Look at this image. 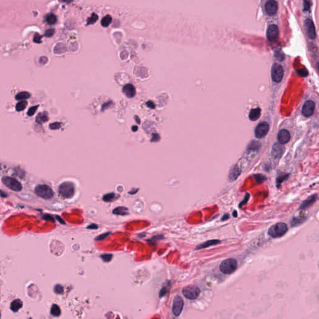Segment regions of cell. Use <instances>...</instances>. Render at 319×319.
<instances>
[{
	"label": "cell",
	"mask_w": 319,
	"mask_h": 319,
	"mask_svg": "<svg viewBox=\"0 0 319 319\" xmlns=\"http://www.w3.org/2000/svg\"><path fill=\"white\" fill-rule=\"evenodd\" d=\"M269 129V126L267 122H261L255 129V136L258 138H263L267 134Z\"/></svg>",
	"instance_id": "obj_9"
},
{
	"label": "cell",
	"mask_w": 319,
	"mask_h": 319,
	"mask_svg": "<svg viewBox=\"0 0 319 319\" xmlns=\"http://www.w3.org/2000/svg\"><path fill=\"white\" fill-rule=\"evenodd\" d=\"M122 91L124 93V94L128 98L134 97L136 94V91H135V87L133 86L132 84H126L125 86H123Z\"/></svg>",
	"instance_id": "obj_17"
},
{
	"label": "cell",
	"mask_w": 319,
	"mask_h": 319,
	"mask_svg": "<svg viewBox=\"0 0 319 319\" xmlns=\"http://www.w3.org/2000/svg\"><path fill=\"white\" fill-rule=\"evenodd\" d=\"M317 199V194H314V195L310 196L307 200H305V201H303V203L301 204V206L299 207V209L304 210V209H306L309 208L315 202Z\"/></svg>",
	"instance_id": "obj_18"
},
{
	"label": "cell",
	"mask_w": 319,
	"mask_h": 319,
	"mask_svg": "<svg viewBox=\"0 0 319 319\" xmlns=\"http://www.w3.org/2000/svg\"><path fill=\"white\" fill-rule=\"evenodd\" d=\"M98 228H99L98 225H97L95 224H91L87 227V228L89 229H98Z\"/></svg>",
	"instance_id": "obj_46"
},
{
	"label": "cell",
	"mask_w": 319,
	"mask_h": 319,
	"mask_svg": "<svg viewBox=\"0 0 319 319\" xmlns=\"http://www.w3.org/2000/svg\"><path fill=\"white\" fill-rule=\"evenodd\" d=\"M288 177V175H281L279 177H278V179H277V184L278 185V184H281L286 178H287Z\"/></svg>",
	"instance_id": "obj_41"
},
{
	"label": "cell",
	"mask_w": 319,
	"mask_h": 319,
	"mask_svg": "<svg viewBox=\"0 0 319 319\" xmlns=\"http://www.w3.org/2000/svg\"><path fill=\"white\" fill-rule=\"evenodd\" d=\"M135 119H136V122H137V121H138V123L140 124V120H140L139 118H138V117H135Z\"/></svg>",
	"instance_id": "obj_52"
},
{
	"label": "cell",
	"mask_w": 319,
	"mask_h": 319,
	"mask_svg": "<svg viewBox=\"0 0 319 319\" xmlns=\"http://www.w3.org/2000/svg\"><path fill=\"white\" fill-rule=\"evenodd\" d=\"M267 39L270 42H274L278 39L279 37V28L275 25H270L267 30Z\"/></svg>",
	"instance_id": "obj_10"
},
{
	"label": "cell",
	"mask_w": 319,
	"mask_h": 319,
	"mask_svg": "<svg viewBox=\"0 0 319 319\" xmlns=\"http://www.w3.org/2000/svg\"><path fill=\"white\" fill-rule=\"evenodd\" d=\"M113 214L120 216H126L129 215V209L125 206H119L112 211Z\"/></svg>",
	"instance_id": "obj_19"
},
{
	"label": "cell",
	"mask_w": 319,
	"mask_h": 319,
	"mask_svg": "<svg viewBox=\"0 0 319 319\" xmlns=\"http://www.w3.org/2000/svg\"><path fill=\"white\" fill-rule=\"evenodd\" d=\"M160 140V137L158 134H154L152 135V138L151 139V142H157Z\"/></svg>",
	"instance_id": "obj_42"
},
{
	"label": "cell",
	"mask_w": 319,
	"mask_h": 319,
	"mask_svg": "<svg viewBox=\"0 0 319 319\" xmlns=\"http://www.w3.org/2000/svg\"><path fill=\"white\" fill-rule=\"evenodd\" d=\"M287 226L284 223H278L272 225L268 230V234L272 238L283 236L287 231Z\"/></svg>",
	"instance_id": "obj_1"
},
{
	"label": "cell",
	"mask_w": 319,
	"mask_h": 319,
	"mask_svg": "<svg viewBox=\"0 0 319 319\" xmlns=\"http://www.w3.org/2000/svg\"><path fill=\"white\" fill-rule=\"evenodd\" d=\"M315 107V105L313 101L308 100V101L305 102L302 107V114L306 117H309L311 116L314 112Z\"/></svg>",
	"instance_id": "obj_12"
},
{
	"label": "cell",
	"mask_w": 319,
	"mask_h": 319,
	"mask_svg": "<svg viewBox=\"0 0 319 319\" xmlns=\"http://www.w3.org/2000/svg\"><path fill=\"white\" fill-rule=\"evenodd\" d=\"M23 307V302L20 299H16L11 304V310L13 312H18Z\"/></svg>",
	"instance_id": "obj_22"
},
{
	"label": "cell",
	"mask_w": 319,
	"mask_h": 319,
	"mask_svg": "<svg viewBox=\"0 0 319 319\" xmlns=\"http://www.w3.org/2000/svg\"><path fill=\"white\" fill-rule=\"evenodd\" d=\"M132 130L133 132H136L138 130V126H133L132 127Z\"/></svg>",
	"instance_id": "obj_50"
},
{
	"label": "cell",
	"mask_w": 319,
	"mask_h": 319,
	"mask_svg": "<svg viewBox=\"0 0 319 319\" xmlns=\"http://www.w3.org/2000/svg\"><path fill=\"white\" fill-rule=\"evenodd\" d=\"M30 97V94L27 92H21L18 93L16 96V99L18 100L23 101L24 100L28 99Z\"/></svg>",
	"instance_id": "obj_27"
},
{
	"label": "cell",
	"mask_w": 319,
	"mask_h": 319,
	"mask_svg": "<svg viewBox=\"0 0 319 319\" xmlns=\"http://www.w3.org/2000/svg\"><path fill=\"white\" fill-rule=\"evenodd\" d=\"M51 313L52 315H53L54 317L60 316V315L61 313V311H60L59 307L56 304H53L51 307Z\"/></svg>",
	"instance_id": "obj_28"
},
{
	"label": "cell",
	"mask_w": 319,
	"mask_h": 319,
	"mask_svg": "<svg viewBox=\"0 0 319 319\" xmlns=\"http://www.w3.org/2000/svg\"><path fill=\"white\" fill-rule=\"evenodd\" d=\"M284 152V148L282 145L280 143H275L271 151L272 157L274 159L279 160L281 158Z\"/></svg>",
	"instance_id": "obj_13"
},
{
	"label": "cell",
	"mask_w": 319,
	"mask_h": 319,
	"mask_svg": "<svg viewBox=\"0 0 319 319\" xmlns=\"http://www.w3.org/2000/svg\"><path fill=\"white\" fill-rule=\"evenodd\" d=\"M220 243H221V241L220 240H216V239L209 240V241H208L196 247V249H201L206 248V247H210L212 246H215V245L220 244Z\"/></svg>",
	"instance_id": "obj_20"
},
{
	"label": "cell",
	"mask_w": 319,
	"mask_h": 319,
	"mask_svg": "<svg viewBox=\"0 0 319 319\" xmlns=\"http://www.w3.org/2000/svg\"><path fill=\"white\" fill-rule=\"evenodd\" d=\"M54 292L58 294H62L63 292V287L60 285L57 284L54 287Z\"/></svg>",
	"instance_id": "obj_38"
},
{
	"label": "cell",
	"mask_w": 319,
	"mask_h": 319,
	"mask_svg": "<svg viewBox=\"0 0 319 319\" xmlns=\"http://www.w3.org/2000/svg\"><path fill=\"white\" fill-rule=\"evenodd\" d=\"M261 112V109H259V108L252 109L249 115V119L252 121L257 120L260 117Z\"/></svg>",
	"instance_id": "obj_21"
},
{
	"label": "cell",
	"mask_w": 319,
	"mask_h": 319,
	"mask_svg": "<svg viewBox=\"0 0 319 319\" xmlns=\"http://www.w3.org/2000/svg\"><path fill=\"white\" fill-rule=\"evenodd\" d=\"M304 27L308 37L311 39H314L316 36V32L313 21L309 19L305 20Z\"/></svg>",
	"instance_id": "obj_11"
},
{
	"label": "cell",
	"mask_w": 319,
	"mask_h": 319,
	"mask_svg": "<svg viewBox=\"0 0 319 319\" xmlns=\"http://www.w3.org/2000/svg\"><path fill=\"white\" fill-rule=\"evenodd\" d=\"M290 135L288 130L282 129L279 131L278 135V140L281 145H284L289 142Z\"/></svg>",
	"instance_id": "obj_15"
},
{
	"label": "cell",
	"mask_w": 319,
	"mask_h": 319,
	"mask_svg": "<svg viewBox=\"0 0 319 319\" xmlns=\"http://www.w3.org/2000/svg\"><path fill=\"white\" fill-rule=\"evenodd\" d=\"M237 267V261L235 259L229 258L223 261L221 263L220 266V269L222 273L224 274H231L236 270Z\"/></svg>",
	"instance_id": "obj_4"
},
{
	"label": "cell",
	"mask_w": 319,
	"mask_h": 319,
	"mask_svg": "<svg viewBox=\"0 0 319 319\" xmlns=\"http://www.w3.org/2000/svg\"><path fill=\"white\" fill-rule=\"evenodd\" d=\"M112 18L110 15H107L103 17L101 20V25L103 27H108L112 22Z\"/></svg>",
	"instance_id": "obj_24"
},
{
	"label": "cell",
	"mask_w": 319,
	"mask_h": 319,
	"mask_svg": "<svg viewBox=\"0 0 319 319\" xmlns=\"http://www.w3.org/2000/svg\"><path fill=\"white\" fill-rule=\"evenodd\" d=\"M183 295L186 299L189 300H195L200 295V290L195 285H189L185 287L182 290Z\"/></svg>",
	"instance_id": "obj_5"
},
{
	"label": "cell",
	"mask_w": 319,
	"mask_h": 319,
	"mask_svg": "<svg viewBox=\"0 0 319 319\" xmlns=\"http://www.w3.org/2000/svg\"><path fill=\"white\" fill-rule=\"evenodd\" d=\"M254 178H256V181L258 183H262V182H263L264 181H265L266 180V177L263 175H261V174H258V175H254Z\"/></svg>",
	"instance_id": "obj_35"
},
{
	"label": "cell",
	"mask_w": 319,
	"mask_h": 319,
	"mask_svg": "<svg viewBox=\"0 0 319 319\" xmlns=\"http://www.w3.org/2000/svg\"><path fill=\"white\" fill-rule=\"evenodd\" d=\"M111 235V232H105V233H103V234H102V235L97 236L95 238V241H102L103 239H104L105 238H106L107 237H108L109 235Z\"/></svg>",
	"instance_id": "obj_34"
},
{
	"label": "cell",
	"mask_w": 319,
	"mask_h": 319,
	"mask_svg": "<svg viewBox=\"0 0 319 319\" xmlns=\"http://www.w3.org/2000/svg\"><path fill=\"white\" fill-rule=\"evenodd\" d=\"M166 287H163V289H161V290L160 292V297H163V296H164L166 294Z\"/></svg>",
	"instance_id": "obj_47"
},
{
	"label": "cell",
	"mask_w": 319,
	"mask_h": 319,
	"mask_svg": "<svg viewBox=\"0 0 319 319\" xmlns=\"http://www.w3.org/2000/svg\"><path fill=\"white\" fill-rule=\"evenodd\" d=\"M27 105H28V102L26 100L20 101L16 105V110L18 112L23 111L24 109H26V107H27Z\"/></svg>",
	"instance_id": "obj_26"
},
{
	"label": "cell",
	"mask_w": 319,
	"mask_h": 319,
	"mask_svg": "<svg viewBox=\"0 0 319 319\" xmlns=\"http://www.w3.org/2000/svg\"><path fill=\"white\" fill-rule=\"evenodd\" d=\"M229 215H228V214H226V215H224L222 217V218H221V221H226V220H228L229 219Z\"/></svg>",
	"instance_id": "obj_48"
},
{
	"label": "cell",
	"mask_w": 319,
	"mask_h": 319,
	"mask_svg": "<svg viewBox=\"0 0 319 319\" xmlns=\"http://www.w3.org/2000/svg\"><path fill=\"white\" fill-rule=\"evenodd\" d=\"M46 21L49 25H54L57 22V18L54 14H50L46 16Z\"/></svg>",
	"instance_id": "obj_29"
},
{
	"label": "cell",
	"mask_w": 319,
	"mask_h": 319,
	"mask_svg": "<svg viewBox=\"0 0 319 319\" xmlns=\"http://www.w3.org/2000/svg\"><path fill=\"white\" fill-rule=\"evenodd\" d=\"M184 302L180 295H176L173 299L172 312L175 316H179L183 309Z\"/></svg>",
	"instance_id": "obj_8"
},
{
	"label": "cell",
	"mask_w": 319,
	"mask_h": 319,
	"mask_svg": "<svg viewBox=\"0 0 319 319\" xmlns=\"http://www.w3.org/2000/svg\"><path fill=\"white\" fill-rule=\"evenodd\" d=\"M249 195L248 193H246V196H245V197H244V200L243 201H242L240 203V204H239V208H241L242 206H243L244 204H246V203L247 202V201L249 200Z\"/></svg>",
	"instance_id": "obj_43"
},
{
	"label": "cell",
	"mask_w": 319,
	"mask_h": 319,
	"mask_svg": "<svg viewBox=\"0 0 319 319\" xmlns=\"http://www.w3.org/2000/svg\"><path fill=\"white\" fill-rule=\"evenodd\" d=\"M2 182L8 188L14 191H20L23 189L22 185L21 184V183L12 177H5L2 178Z\"/></svg>",
	"instance_id": "obj_6"
},
{
	"label": "cell",
	"mask_w": 319,
	"mask_h": 319,
	"mask_svg": "<svg viewBox=\"0 0 319 319\" xmlns=\"http://www.w3.org/2000/svg\"><path fill=\"white\" fill-rule=\"evenodd\" d=\"M100 258L104 262L108 263L112 260V259L113 258V255L111 254H104L101 255Z\"/></svg>",
	"instance_id": "obj_32"
},
{
	"label": "cell",
	"mask_w": 319,
	"mask_h": 319,
	"mask_svg": "<svg viewBox=\"0 0 319 319\" xmlns=\"http://www.w3.org/2000/svg\"><path fill=\"white\" fill-rule=\"evenodd\" d=\"M115 198H116V195L114 193H110L106 194L102 198L103 200L105 202H107V203L112 202L114 200H115Z\"/></svg>",
	"instance_id": "obj_25"
},
{
	"label": "cell",
	"mask_w": 319,
	"mask_h": 319,
	"mask_svg": "<svg viewBox=\"0 0 319 319\" xmlns=\"http://www.w3.org/2000/svg\"><path fill=\"white\" fill-rule=\"evenodd\" d=\"M60 126H61V123L55 122V123H53L50 125L49 128L53 130H56V129H59L60 127Z\"/></svg>",
	"instance_id": "obj_37"
},
{
	"label": "cell",
	"mask_w": 319,
	"mask_h": 319,
	"mask_svg": "<svg viewBox=\"0 0 319 319\" xmlns=\"http://www.w3.org/2000/svg\"><path fill=\"white\" fill-rule=\"evenodd\" d=\"M41 36H40L38 34H36L34 37V41L35 42H37V43H39V42H41Z\"/></svg>",
	"instance_id": "obj_45"
},
{
	"label": "cell",
	"mask_w": 319,
	"mask_h": 319,
	"mask_svg": "<svg viewBox=\"0 0 319 319\" xmlns=\"http://www.w3.org/2000/svg\"><path fill=\"white\" fill-rule=\"evenodd\" d=\"M54 33H55V30L54 29H50L47 30L45 32V35L47 37H52L54 35Z\"/></svg>",
	"instance_id": "obj_39"
},
{
	"label": "cell",
	"mask_w": 319,
	"mask_h": 319,
	"mask_svg": "<svg viewBox=\"0 0 319 319\" xmlns=\"http://www.w3.org/2000/svg\"><path fill=\"white\" fill-rule=\"evenodd\" d=\"M283 76V68L281 65L278 64H273L271 69V77L272 80L275 82L279 83L282 80Z\"/></svg>",
	"instance_id": "obj_7"
},
{
	"label": "cell",
	"mask_w": 319,
	"mask_h": 319,
	"mask_svg": "<svg viewBox=\"0 0 319 319\" xmlns=\"http://www.w3.org/2000/svg\"><path fill=\"white\" fill-rule=\"evenodd\" d=\"M0 169H1V165H0Z\"/></svg>",
	"instance_id": "obj_54"
},
{
	"label": "cell",
	"mask_w": 319,
	"mask_h": 319,
	"mask_svg": "<svg viewBox=\"0 0 319 319\" xmlns=\"http://www.w3.org/2000/svg\"><path fill=\"white\" fill-rule=\"evenodd\" d=\"M241 169L239 167H238L237 165L233 166L231 169H230L229 173V180L231 181H234L239 177V176L241 175Z\"/></svg>",
	"instance_id": "obj_16"
},
{
	"label": "cell",
	"mask_w": 319,
	"mask_h": 319,
	"mask_svg": "<svg viewBox=\"0 0 319 319\" xmlns=\"http://www.w3.org/2000/svg\"><path fill=\"white\" fill-rule=\"evenodd\" d=\"M36 122H37L38 123H42L48 121L49 117H48V114L46 112L39 114L37 115V116L36 117Z\"/></svg>",
	"instance_id": "obj_23"
},
{
	"label": "cell",
	"mask_w": 319,
	"mask_h": 319,
	"mask_svg": "<svg viewBox=\"0 0 319 319\" xmlns=\"http://www.w3.org/2000/svg\"><path fill=\"white\" fill-rule=\"evenodd\" d=\"M265 9L269 15H274L278 11V4L274 0H270V1L266 2L265 5Z\"/></svg>",
	"instance_id": "obj_14"
},
{
	"label": "cell",
	"mask_w": 319,
	"mask_h": 319,
	"mask_svg": "<svg viewBox=\"0 0 319 319\" xmlns=\"http://www.w3.org/2000/svg\"><path fill=\"white\" fill-rule=\"evenodd\" d=\"M60 196L66 198H72L75 193V186L70 181H65L61 183L58 188Z\"/></svg>",
	"instance_id": "obj_2"
},
{
	"label": "cell",
	"mask_w": 319,
	"mask_h": 319,
	"mask_svg": "<svg viewBox=\"0 0 319 319\" xmlns=\"http://www.w3.org/2000/svg\"><path fill=\"white\" fill-rule=\"evenodd\" d=\"M259 146H260V144L258 142H256V141L252 142L248 146V150H255L259 149Z\"/></svg>",
	"instance_id": "obj_31"
},
{
	"label": "cell",
	"mask_w": 319,
	"mask_h": 319,
	"mask_svg": "<svg viewBox=\"0 0 319 319\" xmlns=\"http://www.w3.org/2000/svg\"><path fill=\"white\" fill-rule=\"evenodd\" d=\"M98 16L95 14V13H93L91 16V18H89L88 19V23H87V25H91V24H94L95 23L97 20L98 19Z\"/></svg>",
	"instance_id": "obj_33"
},
{
	"label": "cell",
	"mask_w": 319,
	"mask_h": 319,
	"mask_svg": "<svg viewBox=\"0 0 319 319\" xmlns=\"http://www.w3.org/2000/svg\"><path fill=\"white\" fill-rule=\"evenodd\" d=\"M57 219L58 220V221H59L61 224H65L64 221H63V220H62L59 216H57Z\"/></svg>",
	"instance_id": "obj_49"
},
{
	"label": "cell",
	"mask_w": 319,
	"mask_h": 319,
	"mask_svg": "<svg viewBox=\"0 0 319 319\" xmlns=\"http://www.w3.org/2000/svg\"><path fill=\"white\" fill-rule=\"evenodd\" d=\"M38 107H39L38 105H36V106H33V107H31V108L28 110V116H33V115L35 114V112H36V111H37Z\"/></svg>",
	"instance_id": "obj_36"
},
{
	"label": "cell",
	"mask_w": 319,
	"mask_h": 319,
	"mask_svg": "<svg viewBox=\"0 0 319 319\" xmlns=\"http://www.w3.org/2000/svg\"><path fill=\"white\" fill-rule=\"evenodd\" d=\"M232 216H233L234 217H235V218H237V216H238V214H237V212H236V211H233V212H232Z\"/></svg>",
	"instance_id": "obj_51"
},
{
	"label": "cell",
	"mask_w": 319,
	"mask_h": 319,
	"mask_svg": "<svg viewBox=\"0 0 319 319\" xmlns=\"http://www.w3.org/2000/svg\"><path fill=\"white\" fill-rule=\"evenodd\" d=\"M146 105L148 107H149L150 109H155V105L154 104V103L152 102V101H148L146 103Z\"/></svg>",
	"instance_id": "obj_44"
},
{
	"label": "cell",
	"mask_w": 319,
	"mask_h": 319,
	"mask_svg": "<svg viewBox=\"0 0 319 319\" xmlns=\"http://www.w3.org/2000/svg\"><path fill=\"white\" fill-rule=\"evenodd\" d=\"M0 318H1V313H0Z\"/></svg>",
	"instance_id": "obj_53"
},
{
	"label": "cell",
	"mask_w": 319,
	"mask_h": 319,
	"mask_svg": "<svg viewBox=\"0 0 319 319\" xmlns=\"http://www.w3.org/2000/svg\"><path fill=\"white\" fill-rule=\"evenodd\" d=\"M312 5V2L309 1H305L304 2V9L305 11H308L310 10V6Z\"/></svg>",
	"instance_id": "obj_40"
},
{
	"label": "cell",
	"mask_w": 319,
	"mask_h": 319,
	"mask_svg": "<svg viewBox=\"0 0 319 319\" xmlns=\"http://www.w3.org/2000/svg\"><path fill=\"white\" fill-rule=\"evenodd\" d=\"M304 221V218H294L291 221V225L292 226H297L301 224Z\"/></svg>",
	"instance_id": "obj_30"
},
{
	"label": "cell",
	"mask_w": 319,
	"mask_h": 319,
	"mask_svg": "<svg viewBox=\"0 0 319 319\" xmlns=\"http://www.w3.org/2000/svg\"><path fill=\"white\" fill-rule=\"evenodd\" d=\"M29 319H32V318H29Z\"/></svg>",
	"instance_id": "obj_55"
},
{
	"label": "cell",
	"mask_w": 319,
	"mask_h": 319,
	"mask_svg": "<svg viewBox=\"0 0 319 319\" xmlns=\"http://www.w3.org/2000/svg\"><path fill=\"white\" fill-rule=\"evenodd\" d=\"M35 193L40 198L49 200L54 196V191L51 187L46 185H38L35 187Z\"/></svg>",
	"instance_id": "obj_3"
}]
</instances>
